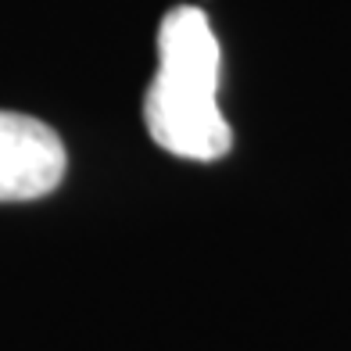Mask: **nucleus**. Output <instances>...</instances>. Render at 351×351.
I'll use <instances>...</instances> for the list:
<instances>
[{
    "mask_svg": "<svg viewBox=\"0 0 351 351\" xmlns=\"http://www.w3.org/2000/svg\"><path fill=\"white\" fill-rule=\"evenodd\" d=\"M219 40L201 8H172L158 29V72L143 93V122L162 151L215 162L233 130L219 111Z\"/></svg>",
    "mask_w": 351,
    "mask_h": 351,
    "instance_id": "nucleus-1",
    "label": "nucleus"
},
{
    "mask_svg": "<svg viewBox=\"0 0 351 351\" xmlns=\"http://www.w3.org/2000/svg\"><path fill=\"white\" fill-rule=\"evenodd\" d=\"M65 143L47 122L0 111V201L47 197L65 176Z\"/></svg>",
    "mask_w": 351,
    "mask_h": 351,
    "instance_id": "nucleus-2",
    "label": "nucleus"
}]
</instances>
